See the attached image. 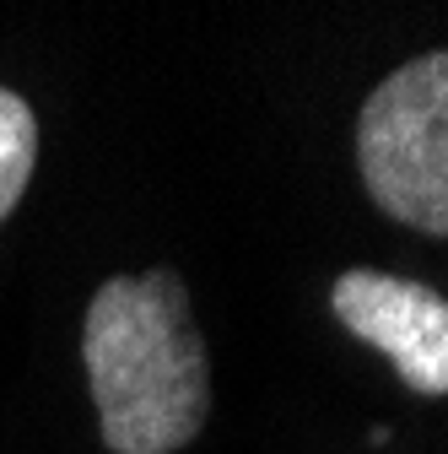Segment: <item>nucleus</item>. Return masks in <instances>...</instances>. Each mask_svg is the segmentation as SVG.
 I'll return each instance as SVG.
<instances>
[{"label": "nucleus", "mask_w": 448, "mask_h": 454, "mask_svg": "<svg viewBox=\"0 0 448 454\" xmlns=\"http://www.w3.org/2000/svg\"><path fill=\"white\" fill-rule=\"evenodd\" d=\"M351 146L389 222L448 239V49L416 54L367 92Z\"/></svg>", "instance_id": "nucleus-2"}, {"label": "nucleus", "mask_w": 448, "mask_h": 454, "mask_svg": "<svg viewBox=\"0 0 448 454\" xmlns=\"http://www.w3.org/2000/svg\"><path fill=\"white\" fill-rule=\"evenodd\" d=\"M329 314L406 379L411 395H448V298L427 281L389 270H341L329 287Z\"/></svg>", "instance_id": "nucleus-3"}, {"label": "nucleus", "mask_w": 448, "mask_h": 454, "mask_svg": "<svg viewBox=\"0 0 448 454\" xmlns=\"http://www.w3.org/2000/svg\"><path fill=\"white\" fill-rule=\"evenodd\" d=\"M81 363L108 454H179L211 417V357L179 270L108 276L81 319Z\"/></svg>", "instance_id": "nucleus-1"}, {"label": "nucleus", "mask_w": 448, "mask_h": 454, "mask_svg": "<svg viewBox=\"0 0 448 454\" xmlns=\"http://www.w3.org/2000/svg\"><path fill=\"white\" fill-rule=\"evenodd\" d=\"M38 168V114L22 92L0 87V222H6L33 184Z\"/></svg>", "instance_id": "nucleus-4"}]
</instances>
